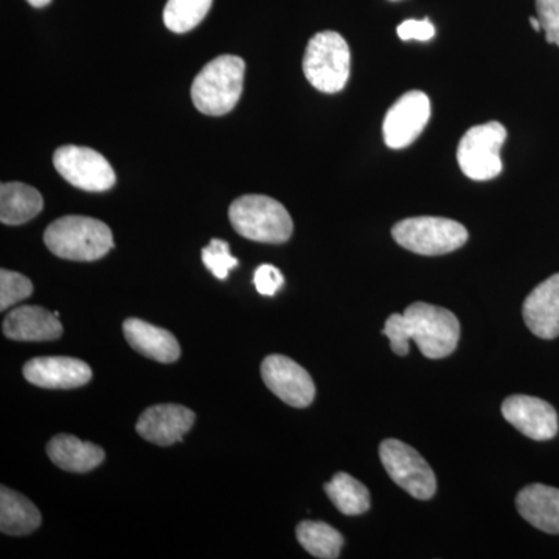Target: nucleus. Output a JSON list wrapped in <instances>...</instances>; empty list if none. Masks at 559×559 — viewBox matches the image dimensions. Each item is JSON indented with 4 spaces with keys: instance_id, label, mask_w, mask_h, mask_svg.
Here are the masks:
<instances>
[{
    "instance_id": "1",
    "label": "nucleus",
    "mask_w": 559,
    "mask_h": 559,
    "mask_svg": "<svg viewBox=\"0 0 559 559\" xmlns=\"http://www.w3.org/2000/svg\"><path fill=\"white\" fill-rule=\"evenodd\" d=\"M246 62L235 55H223L204 66L191 84V100L205 116H226L240 102Z\"/></svg>"
},
{
    "instance_id": "2",
    "label": "nucleus",
    "mask_w": 559,
    "mask_h": 559,
    "mask_svg": "<svg viewBox=\"0 0 559 559\" xmlns=\"http://www.w3.org/2000/svg\"><path fill=\"white\" fill-rule=\"evenodd\" d=\"M44 242L53 255L72 261H95L114 248L112 231L102 221L70 215L51 223Z\"/></svg>"
},
{
    "instance_id": "3",
    "label": "nucleus",
    "mask_w": 559,
    "mask_h": 559,
    "mask_svg": "<svg viewBox=\"0 0 559 559\" xmlns=\"http://www.w3.org/2000/svg\"><path fill=\"white\" fill-rule=\"evenodd\" d=\"M229 219L241 237L267 245L286 242L294 231L285 205L263 194H246L231 202Z\"/></svg>"
},
{
    "instance_id": "4",
    "label": "nucleus",
    "mask_w": 559,
    "mask_h": 559,
    "mask_svg": "<svg viewBox=\"0 0 559 559\" xmlns=\"http://www.w3.org/2000/svg\"><path fill=\"white\" fill-rule=\"evenodd\" d=\"M407 334L429 359H443L454 353L460 340V323L454 312L436 305L415 301L404 311Z\"/></svg>"
},
{
    "instance_id": "5",
    "label": "nucleus",
    "mask_w": 559,
    "mask_h": 559,
    "mask_svg": "<svg viewBox=\"0 0 559 559\" xmlns=\"http://www.w3.org/2000/svg\"><path fill=\"white\" fill-rule=\"evenodd\" d=\"M352 55L347 40L336 32H320L308 43L304 73L311 86L336 94L347 86Z\"/></svg>"
},
{
    "instance_id": "6",
    "label": "nucleus",
    "mask_w": 559,
    "mask_h": 559,
    "mask_svg": "<svg viewBox=\"0 0 559 559\" xmlns=\"http://www.w3.org/2000/svg\"><path fill=\"white\" fill-rule=\"evenodd\" d=\"M393 240L401 248L418 255L436 257L454 252L468 241V230L457 221L417 216L400 221L392 229Z\"/></svg>"
},
{
    "instance_id": "7",
    "label": "nucleus",
    "mask_w": 559,
    "mask_h": 559,
    "mask_svg": "<svg viewBox=\"0 0 559 559\" xmlns=\"http://www.w3.org/2000/svg\"><path fill=\"white\" fill-rule=\"evenodd\" d=\"M507 140V130L499 121L471 128L459 143L457 160L463 175L473 180L495 179L502 173L500 148Z\"/></svg>"
},
{
    "instance_id": "8",
    "label": "nucleus",
    "mask_w": 559,
    "mask_h": 559,
    "mask_svg": "<svg viewBox=\"0 0 559 559\" xmlns=\"http://www.w3.org/2000/svg\"><path fill=\"white\" fill-rule=\"evenodd\" d=\"M382 465L390 476L412 498L432 499L437 491V479L429 463L409 444L395 439L382 441L380 447Z\"/></svg>"
},
{
    "instance_id": "9",
    "label": "nucleus",
    "mask_w": 559,
    "mask_h": 559,
    "mask_svg": "<svg viewBox=\"0 0 559 559\" xmlns=\"http://www.w3.org/2000/svg\"><path fill=\"white\" fill-rule=\"evenodd\" d=\"M53 165L62 178L84 191H106L117 180L109 162L86 146H61L55 151Z\"/></svg>"
},
{
    "instance_id": "10",
    "label": "nucleus",
    "mask_w": 559,
    "mask_h": 559,
    "mask_svg": "<svg viewBox=\"0 0 559 559\" xmlns=\"http://www.w3.org/2000/svg\"><path fill=\"white\" fill-rule=\"evenodd\" d=\"M261 378L266 388L288 406L304 409L314 401L316 385L311 374L288 356H267L261 364Z\"/></svg>"
},
{
    "instance_id": "11",
    "label": "nucleus",
    "mask_w": 559,
    "mask_h": 559,
    "mask_svg": "<svg viewBox=\"0 0 559 559\" xmlns=\"http://www.w3.org/2000/svg\"><path fill=\"white\" fill-rule=\"evenodd\" d=\"M430 119V100L421 91H411L385 114L382 134L389 148L403 150L419 138Z\"/></svg>"
},
{
    "instance_id": "12",
    "label": "nucleus",
    "mask_w": 559,
    "mask_h": 559,
    "mask_svg": "<svg viewBox=\"0 0 559 559\" xmlns=\"http://www.w3.org/2000/svg\"><path fill=\"white\" fill-rule=\"evenodd\" d=\"M502 415L528 439L551 440L558 433V414L547 401L528 395H513L503 401Z\"/></svg>"
},
{
    "instance_id": "13",
    "label": "nucleus",
    "mask_w": 559,
    "mask_h": 559,
    "mask_svg": "<svg viewBox=\"0 0 559 559\" xmlns=\"http://www.w3.org/2000/svg\"><path fill=\"white\" fill-rule=\"evenodd\" d=\"M194 419L197 415L189 407L180 404H156L140 415L135 429L150 443L171 447L193 428Z\"/></svg>"
},
{
    "instance_id": "14",
    "label": "nucleus",
    "mask_w": 559,
    "mask_h": 559,
    "mask_svg": "<svg viewBox=\"0 0 559 559\" xmlns=\"http://www.w3.org/2000/svg\"><path fill=\"white\" fill-rule=\"evenodd\" d=\"M22 373L31 384L43 389H76L92 380L91 367L84 360L68 356L28 360Z\"/></svg>"
},
{
    "instance_id": "15",
    "label": "nucleus",
    "mask_w": 559,
    "mask_h": 559,
    "mask_svg": "<svg viewBox=\"0 0 559 559\" xmlns=\"http://www.w3.org/2000/svg\"><path fill=\"white\" fill-rule=\"evenodd\" d=\"M522 316L528 330L540 340L559 336V274L551 275L528 294Z\"/></svg>"
},
{
    "instance_id": "16",
    "label": "nucleus",
    "mask_w": 559,
    "mask_h": 559,
    "mask_svg": "<svg viewBox=\"0 0 559 559\" xmlns=\"http://www.w3.org/2000/svg\"><path fill=\"white\" fill-rule=\"evenodd\" d=\"M3 334L11 341L47 342L62 336V325L55 312L40 307H20L3 320Z\"/></svg>"
},
{
    "instance_id": "17",
    "label": "nucleus",
    "mask_w": 559,
    "mask_h": 559,
    "mask_svg": "<svg viewBox=\"0 0 559 559\" xmlns=\"http://www.w3.org/2000/svg\"><path fill=\"white\" fill-rule=\"evenodd\" d=\"M123 334L128 344L146 358L162 364H171L179 359V342L168 330L131 318L123 322Z\"/></svg>"
},
{
    "instance_id": "18",
    "label": "nucleus",
    "mask_w": 559,
    "mask_h": 559,
    "mask_svg": "<svg viewBox=\"0 0 559 559\" xmlns=\"http://www.w3.org/2000/svg\"><path fill=\"white\" fill-rule=\"evenodd\" d=\"M518 511L540 532L559 535V489L547 485H528L516 498Z\"/></svg>"
},
{
    "instance_id": "19",
    "label": "nucleus",
    "mask_w": 559,
    "mask_h": 559,
    "mask_svg": "<svg viewBox=\"0 0 559 559\" xmlns=\"http://www.w3.org/2000/svg\"><path fill=\"white\" fill-rule=\"evenodd\" d=\"M47 454L58 468L69 473H90L98 468L106 457L105 451L97 444L81 441L68 433L53 437L47 444Z\"/></svg>"
},
{
    "instance_id": "20",
    "label": "nucleus",
    "mask_w": 559,
    "mask_h": 559,
    "mask_svg": "<svg viewBox=\"0 0 559 559\" xmlns=\"http://www.w3.org/2000/svg\"><path fill=\"white\" fill-rule=\"evenodd\" d=\"M43 209V197L33 187L21 182H3L0 187V221L7 226L28 223Z\"/></svg>"
},
{
    "instance_id": "21",
    "label": "nucleus",
    "mask_w": 559,
    "mask_h": 559,
    "mask_svg": "<svg viewBox=\"0 0 559 559\" xmlns=\"http://www.w3.org/2000/svg\"><path fill=\"white\" fill-rule=\"evenodd\" d=\"M43 516L35 503L27 498L2 487L0 489V530L5 535L25 536L39 528Z\"/></svg>"
},
{
    "instance_id": "22",
    "label": "nucleus",
    "mask_w": 559,
    "mask_h": 559,
    "mask_svg": "<svg viewBox=\"0 0 559 559\" xmlns=\"http://www.w3.org/2000/svg\"><path fill=\"white\" fill-rule=\"evenodd\" d=\"M323 488L333 506L345 516H359L370 510L369 489L347 473H337Z\"/></svg>"
},
{
    "instance_id": "23",
    "label": "nucleus",
    "mask_w": 559,
    "mask_h": 559,
    "mask_svg": "<svg viewBox=\"0 0 559 559\" xmlns=\"http://www.w3.org/2000/svg\"><path fill=\"white\" fill-rule=\"evenodd\" d=\"M296 535L300 546L316 558H340L342 547H344V536L325 522H300L297 525Z\"/></svg>"
},
{
    "instance_id": "24",
    "label": "nucleus",
    "mask_w": 559,
    "mask_h": 559,
    "mask_svg": "<svg viewBox=\"0 0 559 559\" xmlns=\"http://www.w3.org/2000/svg\"><path fill=\"white\" fill-rule=\"evenodd\" d=\"M213 0H168L164 22L168 31L187 33L205 20Z\"/></svg>"
},
{
    "instance_id": "25",
    "label": "nucleus",
    "mask_w": 559,
    "mask_h": 559,
    "mask_svg": "<svg viewBox=\"0 0 559 559\" xmlns=\"http://www.w3.org/2000/svg\"><path fill=\"white\" fill-rule=\"evenodd\" d=\"M33 294V283L20 272L0 271V310L28 299Z\"/></svg>"
},
{
    "instance_id": "26",
    "label": "nucleus",
    "mask_w": 559,
    "mask_h": 559,
    "mask_svg": "<svg viewBox=\"0 0 559 559\" xmlns=\"http://www.w3.org/2000/svg\"><path fill=\"white\" fill-rule=\"evenodd\" d=\"M202 263L219 280H226L229 272L238 266V260L231 255L229 245L218 238L202 249Z\"/></svg>"
},
{
    "instance_id": "27",
    "label": "nucleus",
    "mask_w": 559,
    "mask_h": 559,
    "mask_svg": "<svg viewBox=\"0 0 559 559\" xmlns=\"http://www.w3.org/2000/svg\"><path fill=\"white\" fill-rule=\"evenodd\" d=\"M384 336L389 337L390 348L399 356H406L409 353V334H407L406 316L392 314L385 320Z\"/></svg>"
},
{
    "instance_id": "28",
    "label": "nucleus",
    "mask_w": 559,
    "mask_h": 559,
    "mask_svg": "<svg viewBox=\"0 0 559 559\" xmlns=\"http://www.w3.org/2000/svg\"><path fill=\"white\" fill-rule=\"evenodd\" d=\"M536 10L547 43L559 47V0H536Z\"/></svg>"
},
{
    "instance_id": "29",
    "label": "nucleus",
    "mask_w": 559,
    "mask_h": 559,
    "mask_svg": "<svg viewBox=\"0 0 559 559\" xmlns=\"http://www.w3.org/2000/svg\"><path fill=\"white\" fill-rule=\"evenodd\" d=\"M253 285L261 296L272 297L285 285V277L272 264H261L253 274Z\"/></svg>"
},
{
    "instance_id": "30",
    "label": "nucleus",
    "mask_w": 559,
    "mask_h": 559,
    "mask_svg": "<svg viewBox=\"0 0 559 559\" xmlns=\"http://www.w3.org/2000/svg\"><path fill=\"white\" fill-rule=\"evenodd\" d=\"M396 32H399V36L403 40H429L436 35V28H433L432 22L429 20L404 21Z\"/></svg>"
},
{
    "instance_id": "31",
    "label": "nucleus",
    "mask_w": 559,
    "mask_h": 559,
    "mask_svg": "<svg viewBox=\"0 0 559 559\" xmlns=\"http://www.w3.org/2000/svg\"><path fill=\"white\" fill-rule=\"evenodd\" d=\"M27 2L35 7V9H43V7L49 5L51 0H27Z\"/></svg>"
},
{
    "instance_id": "32",
    "label": "nucleus",
    "mask_w": 559,
    "mask_h": 559,
    "mask_svg": "<svg viewBox=\"0 0 559 559\" xmlns=\"http://www.w3.org/2000/svg\"><path fill=\"white\" fill-rule=\"evenodd\" d=\"M530 24L535 28L536 32L543 31V25H540L539 17H530Z\"/></svg>"
}]
</instances>
